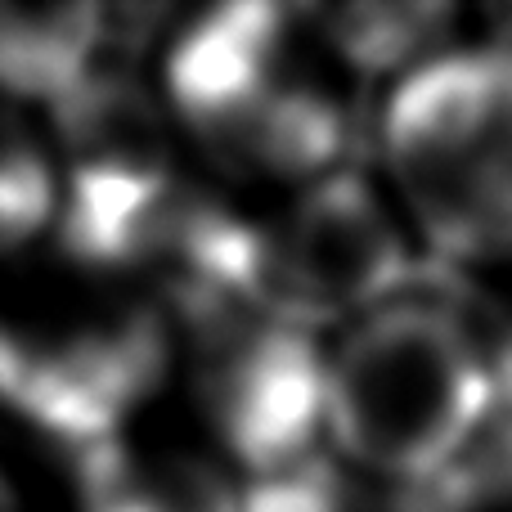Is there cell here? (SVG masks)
Returning <instances> with one entry per match:
<instances>
[{
  "label": "cell",
  "mask_w": 512,
  "mask_h": 512,
  "mask_svg": "<svg viewBox=\"0 0 512 512\" xmlns=\"http://www.w3.org/2000/svg\"><path fill=\"white\" fill-rule=\"evenodd\" d=\"M153 9L0 5V99L14 108H54L113 68H131Z\"/></svg>",
  "instance_id": "7"
},
{
  "label": "cell",
  "mask_w": 512,
  "mask_h": 512,
  "mask_svg": "<svg viewBox=\"0 0 512 512\" xmlns=\"http://www.w3.org/2000/svg\"><path fill=\"white\" fill-rule=\"evenodd\" d=\"M495 378H499V396H512V319L495 342Z\"/></svg>",
  "instance_id": "12"
},
{
  "label": "cell",
  "mask_w": 512,
  "mask_h": 512,
  "mask_svg": "<svg viewBox=\"0 0 512 512\" xmlns=\"http://www.w3.org/2000/svg\"><path fill=\"white\" fill-rule=\"evenodd\" d=\"M432 499H436V512H490V508H463V504H445L441 495L432 490Z\"/></svg>",
  "instance_id": "13"
},
{
  "label": "cell",
  "mask_w": 512,
  "mask_h": 512,
  "mask_svg": "<svg viewBox=\"0 0 512 512\" xmlns=\"http://www.w3.org/2000/svg\"><path fill=\"white\" fill-rule=\"evenodd\" d=\"M180 360L167 306L86 279L0 301V405L72 459L135 432Z\"/></svg>",
  "instance_id": "3"
},
{
  "label": "cell",
  "mask_w": 512,
  "mask_h": 512,
  "mask_svg": "<svg viewBox=\"0 0 512 512\" xmlns=\"http://www.w3.org/2000/svg\"><path fill=\"white\" fill-rule=\"evenodd\" d=\"M495 346L436 297L387 301L328 346L324 450L387 486L432 490L495 414Z\"/></svg>",
  "instance_id": "2"
},
{
  "label": "cell",
  "mask_w": 512,
  "mask_h": 512,
  "mask_svg": "<svg viewBox=\"0 0 512 512\" xmlns=\"http://www.w3.org/2000/svg\"><path fill=\"white\" fill-rule=\"evenodd\" d=\"M194 405L216 459L243 481L324 450L328 351L315 333L270 310H225L180 328Z\"/></svg>",
  "instance_id": "6"
},
{
  "label": "cell",
  "mask_w": 512,
  "mask_h": 512,
  "mask_svg": "<svg viewBox=\"0 0 512 512\" xmlns=\"http://www.w3.org/2000/svg\"><path fill=\"white\" fill-rule=\"evenodd\" d=\"M315 32L319 50L337 63L342 77H409L436 54L454 50L450 5H328V9H301Z\"/></svg>",
  "instance_id": "9"
},
{
  "label": "cell",
  "mask_w": 512,
  "mask_h": 512,
  "mask_svg": "<svg viewBox=\"0 0 512 512\" xmlns=\"http://www.w3.org/2000/svg\"><path fill=\"white\" fill-rule=\"evenodd\" d=\"M162 108L225 176L283 189L342 171L355 140L346 77L306 14L270 0L212 5L176 27L162 50Z\"/></svg>",
  "instance_id": "1"
},
{
  "label": "cell",
  "mask_w": 512,
  "mask_h": 512,
  "mask_svg": "<svg viewBox=\"0 0 512 512\" xmlns=\"http://www.w3.org/2000/svg\"><path fill=\"white\" fill-rule=\"evenodd\" d=\"M59 216V162L23 108L0 99V256L23 252L54 234Z\"/></svg>",
  "instance_id": "11"
},
{
  "label": "cell",
  "mask_w": 512,
  "mask_h": 512,
  "mask_svg": "<svg viewBox=\"0 0 512 512\" xmlns=\"http://www.w3.org/2000/svg\"><path fill=\"white\" fill-rule=\"evenodd\" d=\"M409 230L445 261H512V45H454L400 77L378 122Z\"/></svg>",
  "instance_id": "4"
},
{
  "label": "cell",
  "mask_w": 512,
  "mask_h": 512,
  "mask_svg": "<svg viewBox=\"0 0 512 512\" xmlns=\"http://www.w3.org/2000/svg\"><path fill=\"white\" fill-rule=\"evenodd\" d=\"M0 512H14V495H9V481L0 477Z\"/></svg>",
  "instance_id": "14"
},
{
  "label": "cell",
  "mask_w": 512,
  "mask_h": 512,
  "mask_svg": "<svg viewBox=\"0 0 512 512\" xmlns=\"http://www.w3.org/2000/svg\"><path fill=\"white\" fill-rule=\"evenodd\" d=\"M414 230L396 198L342 167L256 216V301L306 328H351L414 288Z\"/></svg>",
  "instance_id": "5"
},
{
  "label": "cell",
  "mask_w": 512,
  "mask_h": 512,
  "mask_svg": "<svg viewBox=\"0 0 512 512\" xmlns=\"http://www.w3.org/2000/svg\"><path fill=\"white\" fill-rule=\"evenodd\" d=\"M243 512H436V499L432 490L387 486L315 450L292 468L243 481Z\"/></svg>",
  "instance_id": "10"
},
{
  "label": "cell",
  "mask_w": 512,
  "mask_h": 512,
  "mask_svg": "<svg viewBox=\"0 0 512 512\" xmlns=\"http://www.w3.org/2000/svg\"><path fill=\"white\" fill-rule=\"evenodd\" d=\"M77 512H243V477L216 454L122 436L72 459Z\"/></svg>",
  "instance_id": "8"
}]
</instances>
